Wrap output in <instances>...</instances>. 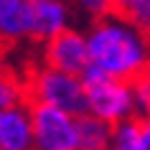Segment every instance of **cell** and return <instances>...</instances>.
Masks as SVG:
<instances>
[{
	"instance_id": "obj_1",
	"label": "cell",
	"mask_w": 150,
	"mask_h": 150,
	"mask_svg": "<svg viewBox=\"0 0 150 150\" xmlns=\"http://www.w3.org/2000/svg\"><path fill=\"white\" fill-rule=\"evenodd\" d=\"M89 64L104 76L132 81L148 74V31L135 25L130 18L107 10L104 16L92 18L84 31Z\"/></svg>"
},
{
	"instance_id": "obj_12",
	"label": "cell",
	"mask_w": 150,
	"mask_h": 150,
	"mask_svg": "<svg viewBox=\"0 0 150 150\" xmlns=\"http://www.w3.org/2000/svg\"><path fill=\"white\" fill-rule=\"evenodd\" d=\"M23 99H25V87L13 74L0 71V110L10 107V104H18V102H23Z\"/></svg>"
},
{
	"instance_id": "obj_9",
	"label": "cell",
	"mask_w": 150,
	"mask_h": 150,
	"mask_svg": "<svg viewBox=\"0 0 150 150\" xmlns=\"http://www.w3.org/2000/svg\"><path fill=\"white\" fill-rule=\"evenodd\" d=\"M110 150H150V122L130 117L112 125Z\"/></svg>"
},
{
	"instance_id": "obj_8",
	"label": "cell",
	"mask_w": 150,
	"mask_h": 150,
	"mask_svg": "<svg viewBox=\"0 0 150 150\" xmlns=\"http://www.w3.org/2000/svg\"><path fill=\"white\" fill-rule=\"evenodd\" d=\"M31 36V0H0V41L18 43Z\"/></svg>"
},
{
	"instance_id": "obj_3",
	"label": "cell",
	"mask_w": 150,
	"mask_h": 150,
	"mask_svg": "<svg viewBox=\"0 0 150 150\" xmlns=\"http://www.w3.org/2000/svg\"><path fill=\"white\" fill-rule=\"evenodd\" d=\"M31 107V150H76V117L41 102Z\"/></svg>"
},
{
	"instance_id": "obj_14",
	"label": "cell",
	"mask_w": 150,
	"mask_h": 150,
	"mask_svg": "<svg viewBox=\"0 0 150 150\" xmlns=\"http://www.w3.org/2000/svg\"><path fill=\"white\" fill-rule=\"evenodd\" d=\"M71 5H76L89 18H97V16H104L107 10H112V0H71Z\"/></svg>"
},
{
	"instance_id": "obj_10",
	"label": "cell",
	"mask_w": 150,
	"mask_h": 150,
	"mask_svg": "<svg viewBox=\"0 0 150 150\" xmlns=\"http://www.w3.org/2000/svg\"><path fill=\"white\" fill-rule=\"evenodd\" d=\"M112 125L97 120L94 115H79L76 117V150H110Z\"/></svg>"
},
{
	"instance_id": "obj_4",
	"label": "cell",
	"mask_w": 150,
	"mask_h": 150,
	"mask_svg": "<svg viewBox=\"0 0 150 150\" xmlns=\"http://www.w3.org/2000/svg\"><path fill=\"white\" fill-rule=\"evenodd\" d=\"M84 97H87V112L107 125H117L122 120L137 117L132 84L125 79L102 76L92 84H84Z\"/></svg>"
},
{
	"instance_id": "obj_5",
	"label": "cell",
	"mask_w": 150,
	"mask_h": 150,
	"mask_svg": "<svg viewBox=\"0 0 150 150\" xmlns=\"http://www.w3.org/2000/svg\"><path fill=\"white\" fill-rule=\"evenodd\" d=\"M43 64L59 71H69L76 74L89 64L87 56V41H84V31H76L74 25L66 31L56 33L54 38L43 41Z\"/></svg>"
},
{
	"instance_id": "obj_6",
	"label": "cell",
	"mask_w": 150,
	"mask_h": 150,
	"mask_svg": "<svg viewBox=\"0 0 150 150\" xmlns=\"http://www.w3.org/2000/svg\"><path fill=\"white\" fill-rule=\"evenodd\" d=\"M74 5L71 0H31V41L54 38L56 33L71 28Z\"/></svg>"
},
{
	"instance_id": "obj_7",
	"label": "cell",
	"mask_w": 150,
	"mask_h": 150,
	"mask_svg": "<svg viewBox=\"0 0 150 150\" xmlns=\"http://www.w3.org/2000/svg\"><path fill=\"white\" fill-rule=\"evenodd\" d=\"M0 150H31L28 99L0 110Z\"/></svg>"
},
{
	"instance_id": "obj_2",
	"label": "cell",
	"mask_w": 150,
	"mask_h": 150,
	"mask_svg": "<svg viewBox=\"0 0 150 150\" xmlns=\"http://www.w3.org/2000/svg\"><path fill=\"white\" fill-rule=\"evenodd\" d=\"M25 87V99L28 102H41L59 107L64 112H71L74 117H79L87 112V97H84V84L76 74L59 71L51 66H38L31 74V79Z\"/></svg>"
},
{
	"instance_id": "obj_13",
	"label": "cell",
	"mask_w": 150,
	"mask_h": 150,
	"mask_svg": "<svg viewBox=\"0 0 150 150\" xmlns=\"http://www.w3.org/2000/svg\"><path fill=\"white\" fill-rule=\"evenodd\" d=\"M130 84H132V99H135L137 117L148 120V112H150V81H148V74H140Z\"/></svg>"
},
{
	"instance_id": "obj_11",
	"label": "cell",
	"mask_w": 150,
	"mask_h": 150,
	"mask_svg": "<svg viewBox=\"0 0 150 150\" xmlns=\"http://www.w3.org/2000/svg\"><path fill=\"white\" fill-rule=\"evenodd\" d=\"M112 10L130 18L135 25L148 31L150 23V0H112Z\"/></svg>"
}]
</instances>
